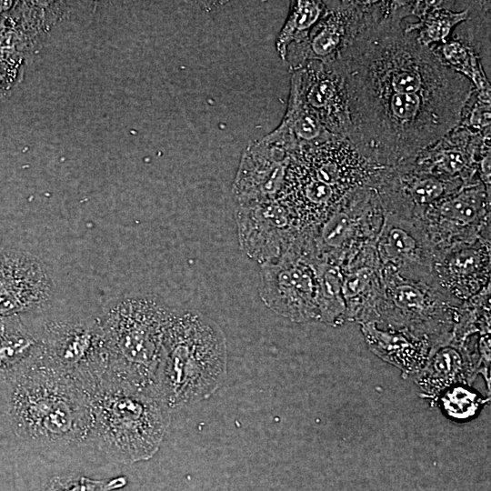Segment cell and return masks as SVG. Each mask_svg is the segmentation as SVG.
<instances>
[{"label":"cell","mask_w":491,"mask_h":491,"mask_svg":"<svg viewBox=\"0 0 491 491\" xmlns=\"http://www.w3.org/2000/svg\"><path fill=\"white\" fill-rule=\"evenodd\" d=\"M10 69L3 72V65H0V100L11 90L15 81V76H10Z\"/></svg>","instance_id":"cell-29"},{"label":"cell","mask_w":491,"mask_h":491,"mask_svg":"<svg viewBox=\"0 0 491 491\" xmlns=\"http://www.w3.org/2000/svg\"><path fill=\"white\" fill-rule=\"evenodd\" d=\"M467 338L452 335L448 340L432 347L424 368L413 378L428 397L437 398L446 389L470 384L474 379L482 356L469 348Z\"/></svg>","instance_id":"cell-18"},{"label":"cell","mask_w":491,"mask_h":491,"mask_svg":"<svg viewBox=\"0 0 491 491\" xmlns=\"http://www.w3.org/2000/svg\"><path fill=\"white\" fill-rule=\"evenodd\" d=\"M54 283L35 256L0 246V316H27L50 308Z\"/></svg>","instance_id":"cell-11"},{"label":"cell","mask_w":491,"mask_h":491,"mask_svg":"<svg viewBox=\"0 0 491 491\" xmlns=\"http://www.w3.org/2000/svg\"><path fill=\"white\" fill-rule=\"evenodd\" d=\"M346 322L373 323L382 295L381 265L375 244L365 246L342 267Z\"/></svg>","instance_id":"cell-19"},{"label":"cell","mask_w":491,"mask_h":491,"mask_svg":"<svg viewBox=\"0 0 491 491\" xmlns=\"http://www.w3.org/2000/svg\"><path fill=\"white\" fill-rule=\"evenodd\" d=\"M436 55L453 70L467 78L477 93L490 92V84L485 74L479 55L460 40L444 41Z\"/></svg>","instance_id":"cell-26"},{"label":"cell","mask_w":491,"mask_h":491,"mask_svg":"<svg viewBox=\"0 0 491 491\" xmlns=\"http://www.w3.org/2000/svg\"><path fill=\"white\" fill-rule=\"evenodd\" d=\"M381 273L376 326L428 338L434 346L452 336L464 303L452 298L435 280L406 278L389 266H381Z\"/></svg>","instance_id":"cell-5"},{"label":"cell","mask_w":491,"mask_h":491,"mask_svg":"<svg viewBox=\"0 0 491 491\" xmlns=\"http://www.w3.org/2000/svg\"><path fill=\"white\" fill-rule=\"evenodd\" d=\"M435 256L490 238V189L479 180L426 209L420 218Z\"/></svg>","instance_id":"cell-9"},{"label":"cell","mask_w":491,"mask_h":491,"mask_svg":"<svg viewBox=\"0 0 491 491\" xmlns=\"http://www.w3.org/2000/svg\"><path fill=\"white\" fill-rule=\"evenodd\" d=\"M89 445L121 464L152 458L170 423V411L150 390L107 375L91 394Z\"/></svg>","instance_id":"cell-3"},{"label":"cell","mask_w":491,"mask_h":491,"mask_svg":"<svg viewBox=\"0 0 491 491\" xmlns=\"http://www.w3.org/2000/svg\"><path fill=\"white\" fill-rule=\"evenodd\" d=\"M490 152V128L477 132L461 124L419 154L414 170L465 185L479 181L478 163Z\"/></svg>","instance_id":"cell-14"},{"label":"cell","mask_w":491,"mask_h":491,"mask_svg":"<svg viewBox=\"0 0 491 491\" xmlns=\"http://www.w3.org/2000/svg\"><path fill=\"white\" fill-rule=\"evenodd\" d=\"M43 348V356L91 396L109 366V352L98 313H55L49 309L24 316Z\"/></svg>","instance_id":"cell-6"},{"label":"cell","mask_w":491,"mask_h":491,"mask_svg":"<svg viewBox=\"0 0 491 491\" xmlns=\"http://www.w3.org/2000/svg\"><path fill=\"white\" fill-rule=\"evenodd\" d=\"M443 413L449 418L467 420L481 409L484 399L464 385L453 386L443 391L437 397Z\"/></svg>","instance_id":"cell-27"},{"label":"cell","mask_w":491,"mask_h":491,"mask_svg":"<svg viewBox=\"0 0 491 491\" xmlns=\"http://www.w3.org/2000/svg\"><path fill=\"white\" fill-rule=\"evenodd\" d=\"M446 1L412 2L411 15L417 17L416 23L406 24V31H415L418 42L426 47L444 42L452 29L466 22L470 15V7L461 11L448 9Z\"/></svg>","instance_id":"cell-23"},{"label":"cell","mask_w":491,"mask_h":491,"mask_svg":"<svg viewBox=\"0 0 491 491\" xmlns=\"http://www.w3.org/2000/svg\"><path fill=\"white\" fill-rule=\"evenodd\" d=\"M314 266L318 286L319 321L333 326H341L346 323L342 267L318 258H315Z\"/></svg>","instance_id":"cell-24"},{"label":"cell","mask_w":491,"mask_h":491,"mask_svg":"<svg viewBox=\"0 0 491 491\" xmlns=\"http://www.w3.org/2000/svg\"><path fill=\"white\" fill-rule=\"evenodd\" d=\"M302 234L278 259L261 265L259 296L273 312L296 323L319 321L315 250Z\"/></svg>","instance_id":"cell-7"},{"label":"cell","mask_w":491,"mask_h":491,"mask_svg":"<svg viewBox=\"0 0 491 491\" xmlns=\"http://www.w3.org/2000/svg\"><path fill=\"white\" fill-rule=\"evenodd\" d=\"M174 310L151 294L128 295L106 303L98 312L109 352L106 375L155 394V373Z\"/></svg>","instance_id":"cell-4"},{"label":"cell","mask_w":491,"mask_h":491,"mask_svg":"<svg viewBox=\"0 0 491 491\" xmlns=\"http://www.w3.org/2000/svg\"><path fill=\"white\" fill-rule=\"evenodd\" d=\"M325 1L296 0L291 2L287 18L276 40V49L284 62L287 48L305 41L325 11Z\"/></svg>","instance_id":"cell-25"},{"label":"cell","mask_w":491,"mask_h":491,"mask_svg":"<svg viewBox=\"0 0 491 491\" xmlns=\"http://www.w3.org/2000/svg\"><path fill=\"white\" fill-rule=\"evenodd\" d=\"M127 484L125 476L94 479L79 475L52 477L41 491H115Z\"/></svg>","instance_id":"cell-28"},{"label":"cell","mask_w":491,"mask_h":491,"mask_svg":"<svg viewBox=\"0 0 491 491\" xmlns=\"http://www.w3.org/2000/svg\"><path fill=\"white\" fill-rule=\"evenodd\" d=\"M235 219L240 248L260 265L288 252L305 230L278 198L236 205Z\"/></svg>","instance_id":"cell-10"},{"label":"cell","mask_w":491,"mask_h":491,"mask_svg":"<svg viewBox=\"0 0 491 491\" xmlns=\"http://www.w3.org/2000/svg\"><path fill=\"white\" fill-rule=\"evenodd\" d=\"M291 155L283 147L265 136L245 148L231 193L236 205H244L278 197L286 178Z\"/></svg>","instance_id":"cell-15"},{"label":"cell","mask_w":491,"mask_h":491,"mask_svg":"<svg viewBox=\"0 0 491 491\" xmlns=\"http://www.w3.org/2000/svg\"><path fill=\"white\" fill-rule=\"evenodd\" d=\"M361 331L369 349L384 361L415 377L427 362L433 343L406 331L381 328L374 323L362 324Z\"/></svg>","instance_id":"cell-21"},{"label":"cell","mask_w":491,"mask_h":491,"mask_svg":"<svg viewBox=\"0 0 491 491\" xmlns=\"http://www.w3.org/2000/svg\"><path fill=\"white\" fill-rule=\"evenodd\" d=\"M329 133L306 104L296 71L292 72L287 107L279 125L265 137L286 149L290 155L297 150L328 141Z\"/></svg>","instance_id":"cell-20"},{"label":"cell","mask_w":491,"mask_h":491,"mask_svg":"<svg viewBox=\"0 0 491 491\" xmlns=\"http://www.w3.org/2000/svg\"><path fill=\"white\" fill-rule=\"evenodd\" d=\"M43 354L24 316H0V381H5Z\"/></svg>","instance_id":"cell-22"},{"label":"cell","mask_w":491,"mask_h":491,"mask_svg":"<svg viewBox=\"0 0 491 491\" xmlns=\"http://www.w3.org/2000/svg\"><path fill=\"white\" fill-rule=\"evenodd\" d=\"M294 71L298 74L306 104L321 124L332 135L348 139L351 121L346 87L335 65L308 61Z\"/></svg>","instance_id":"cell-16"},{"label":"cell","mask_w":491,"mask_h":491,"mask_svg":"<svg viewBox=\"0 0 491 491\" xmlns=\"http://www.w3.org/2000/svg\"><path fill=\"white\" fill-rule=\"evenodd\" d=\"M383 220L376 190L358 188L324 222L310 229L316 257L345 266L365 246L376 243Z\"/></svg>","instance_id":"cell-8"},{"label":"cell","mask_w":491,"mask_h":491,"mask_svg":"<svg viewBox=\"0 0 491 491\" xmlns=\"http://www.w3.org/2000/svg\"><path fill=\"white\" fill-rule=\"evenodd\" d=\"M14 433L38 447L89 445L90 394L42 356L5 381Z\"/></svg>","instance_id":"cell-1"},{"label":"cell","mask_w":491,"mask_h":491,"mask_svg":"<svg viewBox=\"0 0 491 491\" xmlns=\"http://www.w3.org/2000/svg\"><path fill=\"white\" fill-rule=\"evenodd\" d=\"M374 1H325V11L306 39L287 48L292 72L308 61L332 63L364 24Z\"/></svg>","instance_id":"cell-12"},{"label":"cell","mask_w":491,"mask_h":491,"mask_svg":"<svg viewBox=\"0 0 491 491\" xmlns=\"http://www.w3.org/2000/svg\"><path fill=\"white\" fill-rule=\"evenodd\" d=\"M375 247L381 266H389L406 278L435 280V250L419 218L384 212Z\"/></svg>","instance_id":"cell-13"},{"label":"cell","mask_w":491,"mask_h":491,"mask_svg":"<svg viewBox=\"0 0 491 491\" xmlns=\"http://www.w3.org/2000/svg\"><path fill=\"white\" fill-rule=\"evenodd\" d=\"M433 276L452 298L465 303L490 286V238L435 256Z\"/></svg>","instance_id":"cell-17"},{"label":"cell","mask_w":491,"mask_h":491,"mask_svg":"<svg viewBox=\"0 0 491 491\" xmlns=\"http://www.w3.org/2000/svg\"><path fill=\"white\" fill-rule=\"evenodd\" d=\"M227 349L224 332L196 310L175 308L164 336L155 392L172 410L205 400L224 383Z\"/></svg>","instance_id":"cell-2"}]
</instances>
